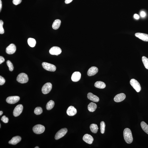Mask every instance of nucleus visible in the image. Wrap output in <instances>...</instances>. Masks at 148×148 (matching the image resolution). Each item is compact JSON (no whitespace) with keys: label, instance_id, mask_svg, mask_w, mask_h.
<instances>
[{"label":"nucleus","instance_id":"nucleus-22","mask_svg":"<svg viewBox=\"0 0 148 148\" xmlns=\"http://www.w3.org/2000/svg\"><path fill=\"white\" fill-rule=\"evenodd\" d=\"M61 21L59 19H56L53 22L52 28L53 29L56 30L59 29L61 24Z\"/></svg>","mask_w":148,"mask_h":148},{"label":"nucleus","instance_id":"nucleus-14","mask_svg":"<svg viewBox=\"0 0 148 148\" xmlns=\"http://www.w3.org/2000/svg\"><path fill=\"white\" fill-rule=\"evenodd\" d=\"M135 36L142 41H148V34L141 33H136Z\"/></svg>","mask_w":148,"mask_h":148},{"label":"nucleus","instance_id":"nucleus-20","mask_svg":"<svg viewBox=\"0 0 148 148\" xmlns=\"http://www.w3.org/2000/svg\"><path fill=\"white\" fill-rule=\"evenodd\" d=\"M97 107V105L95 103L91 102L88 105V108L90 112H93L96 110Z\"/></svg>","mask_w":148,"mask_h":148},{"label":"nucleus","instance_id":"nucleus-16","mask_svg":"<svg viewBox=\"0 0 148 148\" xmlns=\"http://www.w3.org/2000/svg\"><path fill=\"white\" fill-rule=\"evenodd\" d=\"M98 69L95 66H92L89 69L87 72L88 76H93L98 72Z\"/></svg>","mask_w":148,"mask_h":148},{"label":"nucleus","instance_id":"nucleus-5","mask_svg":"<svg viewBox=\"0 0 148 148\" xmlns=\"http://www.w3.org/2000/svg\"><path fill=\"white\" fill-rule=\"evenodd\" d=\"M42 66L43 68L46 70L54 72L56 71V67L54 65L49 63L44 62L42 63Z\"/></svg>","mask_w":148,"mask_h":148},{"label":"nucleus","instance_id":"nucleus-41","mask_svg":"<svg viewBox=\"0 0 148 148\" xmlns=\"http://www.w3.org/2000/svg\"><path fill=\"white\" fill-rule=\"evenodd\" d=\"M35 148H39L38 147H36Z\"/></svg>","mask_w":148,"mask_h":148},{"label":"nucleus","instance_id":"nucleus-15","mask_svg":"<svg viewBox=\"0 0 148 148\" xmlns=\"http://www.w3.org/2000/svg\"><path fill=\"white\" fill-rule=\"evenodd\" d=\"M66 112L68 115L69 116H73L76 114L77 110L74 106H70L68 108Z\"/></svg>","mask_w":148,"mask_h":148},{"label":"nucleus","instance_id":"nucleus-9","mask_svg":"<svg viewBox=\"0 0 148 148\" xmlns=\"http://www.w3.org/2000/svg\"><path fill=\"white\" fill-rule=\"evenodd\" d=\"M20 100V97L18 96H12L8 97L6 101L8 104H14L17 103Z\"/></svg>","mask_w":148,"mask_h":148},{"label":"nucleus","instance_id":"nucleus-12","mask_svg":"<svg viewBox=\"0 0 148 148\" xmlns=\"http://www.w3.org/2000/svg\"><path fill=\"white\" fill-rule=\"evenodd\" d=\"M126 96L123 93L118 94L114 98V100L116 102H119L124 100L125 99Z\"/></svg>","mask_w":148,"mask_h":148},{"label":"nucleus","instance_id":"nucleus-37","mask_svg":"<svg viewBox=\"0 0 148 148\" xmlns=\"http://www.w3.org/2000/svg\"><path fill=\"white\" fill-rule=\"evenodd\" d=\"M134 18L136 19H139V16L138 15L135 14L134 15Z\"/></svg>","mask_w":148,"mask_h":148},{"label":"nucleus","instance_id":"nucleus-11","mask_svg":"<svg viewBox=\"0 0 148 148\" xmlns=\"http://www.w3.org/2000/svg\"><path fill=\"white\" fill-rule=\"evenodd\" d=\"M16 46L13 44H11L7 47L6 52L9 54H12L16 52Z\"/></svg>","mask_w":148,"mask_h":148},{"label":"nucleus","instance_id":"nucleus-10","mask_svg":"<svg viewBox=\"0 0 148 148\" xmlns=\"http://www.w3.org/2000/svg\"><path fill=\"white\" fill-rule=\"evenodd\" d=\"M62 50L60 48L57 46H54L51 48L49 51L51 54L57 56L60 54Z\"/></svg>","mask_w":148,"mask_h":148},{"label":"nucleus","instance_id":"nucleus-33","mask_svg":"<svg viewBox=\"0 0 148 148\" xmlns=\"http://www.w3.org/2000/svg\"><path fill=\"white\" fill-rule=\"evenodd\" d=\"M5 80L4 78L1 76H0V85L1 86L3 85L5 82Z\"/></svg>","mask_w":148,"mask_h":148},{"label":"nucleus","instance_id":"nucleus-13","mask_svg":"<svg viewBox=\"0 0 148 148\" xmlns=\"http://www.w3.org/2000/svg\"><path fill=\"white\" fill-rule=\"evenodd\" d=\"M83 139L85 142L90 144H92L94 141V139L92 136L88 134H85L83 137Z\"/></svg>","mask_w":148,"mask_h":148},{"label":"nucleus","instance_id":"nucleus-7","mask_svg":"<svg viewBox=\"0 0 148 148\" xmlns=\"http://www.w3.org/2000/svg\"><path fill=\"white\" fill-rule=\"evenodd\" d=\"M68 132V130L66 128L61 129L56 133L55 136V139L58 140L64 137Z\"/></svg>","mask_w":148,"mask_h":148},{"label":"nucleus","instance_id":"nucleus-26","mask_svg":"<svg viewBox=\"0 0 148 148\" xmlns=\"http://www.w3.org/2000/svg\"><path fill=\"white\" fill-rule=\"evenodd\" d=\"M141 126L144 132L148 134V125L145 122H142L141 123Z\"/></svg>","mask_w":148,"mask_h":148},{"label":"nucleus","instance_id":"nucleus-38","mask_svg":"<svg viewBox=\"0 0 148 148\" xmlns=\"http://www.w3.org/2000/svg\"><path fill=\"white\" fill-rule=\"evenodd\" d=\"M73 0H65V2L66 4H69L72 2Z\"/></svg>","mask_w":148,"mask_h":148},{"label":"nucleus","instance_id":"nucleus-1","mask_svg":"<svg viewBox=\"0 0 148 148\" xmlns=\"http://www.w3.org/2000/svg\"><path fill=\"white\" fill-rule=\"evenodd\" d=\"M124 140L127 144H130L132 142L133 138L132 132L128 128H126L124 130Z\"/></svg>","mask_w":148,"mask_h":148},{"label":"nucleus","instance_id":"nucleus-3","mask_svg":"<svg viewBox=\"0 0 148 148\" xmlns=\"http://www.w3.org/2000/svg\"><path fill=\"white\" fill-rule=\"evenodd\" d=\"M130 83L131 85L135 89L136 92H140L141 88L138 81L135 79H132L131 80Z\"/></svg>","mask_w":148,"mask_h":148},{"label":"nucleus","instance_id":"nucleus-2","mask_svg":"<svg viewBox=\"0 0 148 148\" xmlns=\"http://www.w3.org/2000/svg\"><path fill=\"white\" fill-rule=\"evenodd\" d=\"M29 79L27 75L24 73H21L18 75L16 78L18 82L21 84H25L27 83Z\"/></svg>","mask_w":148,"mask_h":148},{"label":"nucleus","instance_id":"nucleus-42","mask_svg":"<svg viewBox=\"0 0 148 148\" xmlns=\"http://www.w3.org/2000/svg\"><path fill=\"white\" fill-rule=\"evenodd\" d=\"M1 124H0V128H1Z\"/></svg>","mask_w":148,"mask_h":148},{"label":"nucleus","instance_id":"nucleus-19","mask_svg":"<svg viewBox=\"0 0 148 148\" xmlns=\"http://www.w3.org/2000/svg\"><path fill=\"white\" fill-rule=\"evenodd\" d=\"M21 139V138L19 136H15L13 137L11 140L9 141V143L12 145H16L20 142Z\"/></svg>","mask_w":148,"mask_h":148},{"label":"nucleus","instance_id":"nucleus-29","mask_svg":"<svg viewBox=\"0 0 148 148\" xmlns=\"http://www.w3.org/2000/svg\"><path fill=\"white\" fill-rule=\"evenodd\" d=\"M105 124L104 121H102L100 123V129L101 134H104L105 130Z\"/></svg>","mask_w":148,"mask_h":148},{"label":"nucleus","instance_id":"nucleus-6","mask_svg":"<svg viewBox=\"0 0 148 148\" xmlns=\"http://www.w3.org/2000/svg\"><path fill=\"white\" fill-rule=\"evenodd\" d=\"M52 84L51 83H46L43 86L41 90L43 93L44 94L49 93L52 89Z\"/></svg>","mask_w":148,"mask_h":148},{"label":"nucleus","instance_id":"nucleus-31","mask_svg":"<svg viewBox=\"0 0 148 148\" xmlns=\"http://www.w3.org/2000/svg\"><path fill=\"white\" fill-rule=\"evenodd\" d=\"M3 21L0 20V34H3L4 33V30L3 27Z\"/></svg>","mask_w":148,"mask_h":148},{"label":"nucleus","instance_id":"nucleus-34","mask_svg":"<svg viewBox=\"0 0 148 148\" xmlns=\"http://www.w3.org/2000/svg\"><path fill=\"white\" fill-rule=\"evenodd\" d=\"M21 1H22V0H13V3L14 4L17 5L20 4Z\"/></svg>","mask_w":148,"mask_h":148},{"label":"nucleus","instance_id":"nucleus-24","mask_svg":"<svg viewBox=\"0 0 148 148\" xmlns=\"http://www.w3.org/2000/svg\"><path fill=\"white\" fill-rule=\"evenodd\" d=\"M28 42L29 45L31 47H34L36 44V40L32 38H29L28 39Z\"/></svg>","mask_w":148,"mask_h":148},{"label":"nucleus","instance_id":"nucleus-40","mask_svg":"<svg viewBox=\"0 0 148 148\" xmlns=\"http://www.w3.org/2000/svg\"><path fill=\"white\" fill-rule=\"evenodd\" d=\"M3 114V112L2 111H0V116H1Z\"/></svg>","mask_w":148,"mask_h":148},{"label":"nucleus","instance_id":"nucleus-27","mask_svg":"<svg viewBox=\"0 0 148 148\" xmlns=\"http://www.w3.org/2000/svg\"><path fill=\"white\" fill-rule=\"evenodd\" d=\"M142 60L144 67L146 69H148V59L145 56H143L142 58Z\"/></svg>","mask_w":148,"mask_h":148},{"label":"nucleus","instance_id":"nucleus-32","mask_svg":"<svg viewBox=\"0 0 148 148\" xmlns=\"http://www.w3.org/2000/svg\"><path fill=\"white\" fill-rule=\"evenodd\" d=\"M1 120L5 123H7L9 121V119L8 117H6L5 116H3L1 117Z\"/></svg>","mask_w":148,"mask_h":148},{"label":"nucleus","instance_id":"nucleus-28","mask_svg":"<svg viewBox=\"0 0 148 148\" xmlns=\"http://www.w3.org/2000/svg\"><path fill=\"white\" fill-rule=\"evenodd\" d=\"M42 109L40 107H36L34 110V113L36 115H39L42 113Z\"/></svg>","mask_w":148,"mask_h":148},{"label":"nucleus","instance_id":"nucleus-35","mask_svg":"<svg viewBox=\"0 0 148 148\" xmlns=\"http://www.w3.org/2000/svg\"><path fill=\"white\" fill-rule=\"evenodd\" d=\"M5 61L4 58L3 56H0V64H1L2 63L4 62Z\"/></svg>","mask_w":148,"mask_h":148},{"label":"nucleus","instance_id":"nucleus-36","mask_svg":"<svg viewBox=\"0 0 148 148\" xmlns=\"http://www.w3.org/2000/svg\"><path fill=\"white\" fill-rule=\"evenodd\" d=\"M140 16L141 17H144L146 16V13L143 11H141L140 13Z\"/></svg>","mask_w":148,"mask_h":148},{"label":"nucleus","instance_id":"nucleus-17","mask_svg":"<svg viewBox=\"0 0 148 148\" xmlns=\"http://www.w3.org/2000/svg\"><path fill=\"white\" fill-rule=\"evenodd\" d=\"M81 78V74L79 72H74L71 76V80L74 82H77L80 80Z\"/></svg>","mask_w":148,"mask_h":148},{"label":"nucleus","instance_id":"nucleus-23","mask_svg":"<svg viewBox=\"0 0 148 148\" xmlns=\"http://www.w3.org/2000/svg\"><path fill=\"white\" fill-rule=\"evenodd\" d=\"M90 128L91 132L95 134L97 132L99 129L97 125L94 124H91Z\"/></svg>","mask_w":148,"mask_h":148},{"label":"nucleus","instance_id":"nucleus-39","mask_svg":"<svg viewBox=\"0 0 148 148\" xmlns=\"http://www.w3.org/2000/svg\"><path fill=\"white\" fill-rule=\"evenodd\" d=\"M2 8V3L1 0H0V12L1 11Z\"/></svg>","mask_w":148,"mask_h":148},{"label":"nucleus","instance_id":"nucleus-25","mask_svg":"<svg viewBox=\"0 0 148 148\" xmlns=\"http://www.w3.org/2000/svg\"><path fill=\"white\" fill-rule=\"evenodd\" d=\"M55 105L54 101L52 100H50L46 105V109L48 110H51L54 107Z\"/></svg>","mask_w":148,"mask_h":148},{"label":"nucleus","instance_id":"nucleus-18","mask_svg":"<svg viewBox=\"0 0 148 148\" xmlns=\"http://www.w3.org/2000/svg\"><path fill=\"white\" fill-rule=\"evenodd\" d=\"M88 99L94 102H97L99 101V99L97 96L94 95L92 93H88L87 95Z\"/></svg>","mask_w":148,"mask_h":148},{"label":"nucleus","instance_id":"nucleus-30","mask_svg":"<svg viewBox=\"0 0 148 148\" xmlns=\"http://www.w3.org/2000/svg\"><path fill=\"white\" fill-rule=\"evenodd\" d=\"M6 64L7 65L9 68V70L10 71H12L14 69V66L13 65L11 62V61L9 60H8L7 61Z\"/></svg>","mask_w":148,"mask_h":148},{"label":"nucleus","instance_id":"nucleus-8","mask_svg":"<svg viewBox=\"0 0 148 148\" xmlns=\"http://www.w3.org/2000/svg\"><path fill=\"white\" fill-rule=\"evenodd\" d=\"M23 109V106L22 104L18 105L16 106L13 111V115L15 117L19 116L22 112Z\"/></svg>","mask_w":148,"mask_h":148},{"label":"nucleus","instance_id":"nucleus-21","mask_svg":"<svg viewBox=\"0 0 148 148\" xmlns=\"http://www.w3.org/2000/svg\"><path fill=\"white\" fill-rule=\"evenodd\" d=\"M94 86L95 87L99 89H104L106 86V84L102 81H99L96 82Z\"/></svg>","mask_w":148,"mask_h":148},{"label":"nucleus","instance_id":"nucleus-4","mask_svg":"<svg viewBox=\"0 0 148 148\" xmlns=\"http://www.w3.org/2000/svg\"><path fill=\"white\" fill-rule=\"evenodd\" d=\"M45 130L44 126L41 124H37L33 128V131L35 133L40 134L42 133Z\"/></svg>","mask_w":148,"mask_h":148}]
</instances>
